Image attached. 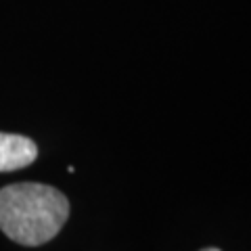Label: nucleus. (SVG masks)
I'll return each mask as SVG.
<instances>
[{
  "label": "nucleus",
  "mask_w": 251,
  "mask_h": 251,
  "mask_svg": "<svg viewBox=\"0 0 251 251\" xmlns=\"http://www.w3.org/2000/svg\"><path fill=\"white\" fill-rule=\"evenodd\" d=\"M67 218V197L49 184L19 182L0 191V230L19 245L38 247L49 243Z\"/></svg>",
  "instance_id": "obj_1"
},
{
  "label": "nucleus",
  "mask_w": 251,
  "mask_h": 251,
  "mask_svg": "<svg viewBox=\"0 0 251 251\" xmlns=\"http://www.w3.org/2000/svg\"><path fill=\"white\" fill-rule=\"evenodd\" d=\"M38 147L31 138L0 132V172H15L34 163Z\"/></svg>",
  "instance_id": "obj_2"
},
{
  "label": "nucleus",
  "mask_w": 251,
  "mask_h": 251,
  "mask_svg": "<svg viewBox=\"0 0 251 251\" xmlns=\"http://www.w3.org/2000/svg\"><path fill=\"white\" fill-rule=\"evenodd\" d=\"M201 251H222V249H218V247H207V249H201Z\"/></svg>",
  "instance_id": "obj_3"
}]
</instances>
